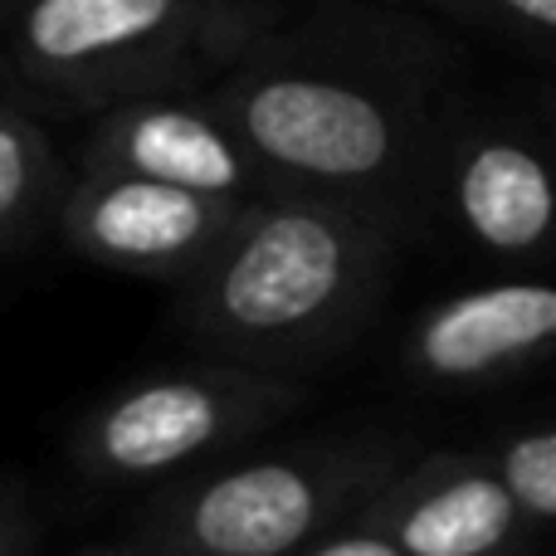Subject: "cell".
<instances>
[{
  "instance_id": "cell-1",
  "label": "cell",
  "mask_w": 556,
  "mask_h": 556,
  "mask_svg": "<svg viewBox=\"0 0 556 556\" xmlns=\"http://www.w3.org/2000/svg\"><path fill=\"white\" fill-rule=\"evenodd\" d=\"M278 191H313L420 244L434 162L473 103L459 39L391 0L278 15L205 84Z\"/></svg>"
},
{
  "instance_id": "cell-2",
  "label": "cell",
  "mask_w": 556,
  "mask_h": 556,
  "mask_svg": "<svg viewBox=\"0 0 556 556\" xmlns=\"http://www.w3.org/2000/svg\"><path fill=\"white\" fill-rule=\"evenodd\" d=\"M401 254V235L356 205L264 191L172 283V332L225 362L317 381L376 323Z\"/></svg>"
},
{
  "instance_id": "cell-3",
  "label": "cell",
  "mask_w": 556,
  "mask_h": 556,
  "mask_svg": "<svg viewBox=\"0 0 556 556\" xmlns=\"http://www.w3.org/2000/svg\"><path fill=\"white\" fill-rule=\"evenodd\" d=\"M415 454L405 430L346 425L283 450L215 459L132 493L127 513L88 552L123 556H293L342 522Z\"/></svg>"
},
{
  "instance_id": "cell-4",
  "label": "cell",
  "mask_w": 556,
  "mask_h": 556,
  "mask_svg": "<svg viewBox=\"0 0 556 556\" xmlns=\"http://www.w3.org/2000/svg\"><path fill=\"white\" fill-rule=\"evenodd\" d=\"M278 15V0H20L0 29V78L29 108L98 113L205 88Z\"/></svg>"
},
{
  "instance_id": "cell-5",
  "label": "cell",
  "mask_w": 556,
  "mask_h": 556,
  "mask_svg": "<svg viewBox=\"0 0 556 556\" xmlns=\"http://www.w3.org/2000/svg\"><path fill=\"white\" fill-rule=\"evenodd\" d=\"M317 386L201 352V362L127 376L78 410L68 464L93 493L132 498L254 444L313 401Z\"/></svg>"
},
{
  "instance_id": "cell-6",
  "label": "cell",
  "mask_w": 556,
  "mask_h": 556,
  "mask_svg": "<svg viewBox=\"0 0 556 556\" xmlns=\"http://www.w3.org/2000/svg\"><path fill=\"white\" fill-rule=\"evenodd\" d=\"M552 225L547 113L473 98L434 162L420 240L444 235L503 269H542L552 260Z\"/></svg>"
},
{
  "instance_id": "cell-7",
  "label": "cell",
  "mask_w": 556,
  "mask_h": 556,
  "mask_svg": "<svg viewBox=\"0 0 556 556\" xmlns=\"http://www.w3.org/2000/svg\"><path fill=\"white\" fill-rule=\"evenodd\" d=\"M532 547L483 450H415L303 556H493Z\"/></svg>"
},
{
  "instance_id": "cell-8",
  "label": "cell",
  "mask_w": 556,
  "mask_h": 556,
  "mask_svg": "<svg viewBox=\"0 0 556 556\" xmlns=\"http://www.w3.org/2000/svg\"><path fill=\"white\" fill-rule=\"evenodd\" d=\"M254 201V195H250ZM244 211L235 195L186 191L172 181L74 166L54 205V230L68 254L113 274L176 283L211 254Z\"/></svg>"
},
{
  "instance_id": "cell-9",
  "label": "cell",
  "mask_w": 556,
  "mask_h": 556,
  "mask_svg": "<svg viewBox=\"0 0 556 556\" xmlns=\"http://www.w3.org/2000/svg\"><path fill=\"white\" fill-rule=\"evenodd\" d=\"M78 166L152 176V181H172L205 195H235V201L278 191L264 162L250 152V142L235 132V123L215 108L205 88L137 93L98 108Z\"/></svg>"
},
{
  "instance_id": "cell-10",
  "label": "cell",
  "mask_w": 556,
  "mask_h": 556,
  "mask_svg": "<svg viewBox=\"0 0 556 556\" xmlns=\"http://www.w3.org/2000/svg\"><path fill=\"white\" fill-rule=\"evenodd\" d=\"M552 337L556 288L508 274L420 307L401 337V371L425 391H483L547 362Z\"/></svg>"
},
{
  "instance_id": "cell-11",
  "label": "cell",
  "mask_w": 556,
  "mask_h": 556,
  "mask_svg": "<svg viewBox=\"0 0 556 556\" xmlns=\"http://www.w3.org/2000/svg\"><path fill=\"white\" fill-rule=\"evenodd\" d=\"M68 172L45 123L15 93H0V260L20 254L49 220Z\"/></svg>"
},
{
  "instance_id": "cell-12",
  "label": "cell",
  "mask_w": 556,
  "mask_h": 556,
  "mask_svg": "<svg viewBox=\"0 0 556 556\" xmlns=\"http://www.w3.org/2000/svg\"><path fill=\"white\" fill-rule=\"evenodd\" d=\"M493 473H498L508 503L518 508V522L532 542L552 538L556 528V430L547 420L513 425L493 444H483Z\"/></svg>"
},
{
  "instance_id": "cell-13",
  "label": "cell",
  "mask_w": 556,
  "mask_h": 556,
  "mask_svg": "<svg viewBox=\"0 0 556 556\" xmlns=\"http://www.w3.org/2000/svg\"><path fill=\"white\" fill-rule=\"evenodd\" d=\"M425 10H440L444 20L489 35L493 45L513 49V54L547 64L552 39H556V0H420Z\"/></svg>"
},
{
  "instance_id": "cell-14",
  "label": "cell",
  "mask_w": 556,
  "mask_h": 556,
  "mask_svg": "<svg viewBox=\"0 0 556 556\" xmlns=\"http://www.w3.org/2000/svg\"><path fill=\"white\" fill-rule=\"evenodd\" d=\"M49 538V513L39 493L15 473H0V556H29Z\"/></svg>"
},
{
  "instance_id": "cell-15",
  "label": "cell",
  "mask_w": 556,
  "mask_h": 556,
  "mask_svg": "<svg viewBox=\"0 0 556 556\" xmlns=\"http://www.w3.org/2000/svg\"><path fill=\"white\" fill-rule=\"evenodd\" d=\"M20 0H0V29H5V20H10V10H15Z\"/></svg>"
},
{
  "instance_id": "cell-16",
  "label": "cell",
  "mask_w": 556,
  "mask_h": 556,
  "mask_svg": "<svg viewBox=\"0 0 556 556\" xmlns=\"http://www.w3.org/2000/svg\"><path fill=\"white\" fill-rule=\"evenodd\" d=\"M391 5H420V0H391Z\"/></svg>"
}]
</instances>
